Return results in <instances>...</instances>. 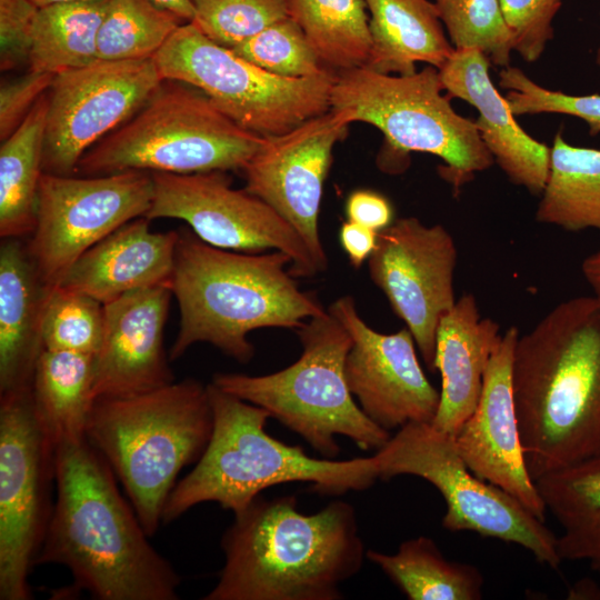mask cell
<instances>
[{"label": "cell", "mask_w": 600, "mask_h": 600, "mask_svg": "<svg viewBox=\"0 0 600 600\" xmlns=\"http://www.w3.org/2000/svg\"><path fill=\"white\" fill-rule=\"evenodd\" d=\"M117 477L86 437L54 448L57 498L37 564L67 567L99 600H177L180 576L149 542Z\"/></svg>", "instance_id": "obj_1"}, {"label": "cell", "mask_w": 600, "mask_h": 600, "mask_svg": "<svg viewBox=\"0 0 600 600\" xmlns=\"http://www.w3.org/2000/svg\"><path fill=\"white\" fill-rule=\"evenodd\" d=\"M512 388L531 478L600 458V303L577 297L519 334Z\"/></svg>", "instance_id": "obj_2"}, {"label": "cell", "mask_w": 600, "mask_h": 600, "mask_svg": "<svg viewBox=\"0 0 600 600\" xmlns=\"http://www.w3.org/2000/svg\"><path fill=\"white\" fill-rule=\"evenodd\" d=\"M293 496H258L221 539L224 564L203 600H339L363 564L354 508L333 500L298 510Z\"/></svg>", "instance_id": "obj_3"}, {"label": "cell", "mask_w": 600, "mask_h": 600, "mask_svg": "<svg viewBox=\"0 0 600 600\" xmlns=\"http://www.w3.org/2000/svg\"><path fill=\"white\" fill-rule=\"evenodd\" d=\"M291 259L269 253H238L213 247L190 230H179L170 289L180 311V328L169 360L197 342H209L240 363L254 347L249 332L261 328L299 329L322 314L313 293L300 290L287 270Z\"/></svg>", "instance_id": "obj_4"}, {"label": "cell", "mask_w": 600, "mask_h": 600, "mask_svg": "<svg viewBox=\"0 0 600 600\" xmlns=\"http://www.w3.org/2000/svg\"><path fill=\"white\" fill-rule=\"evenodd\" d=\"M213 413L209 443L194 468L176 483L162 511L167 524L203 502H217L233 514L260 492L280 483L310 482L322 494L340 496L370 488L379 479L372 457L333 461L308 456L266 431L270 413L212 382Z\"/></svg>", "instance_id": "obj_5"}, {"label": "cell", "mask_w": 600, "mask_h": 600, "mask_svg": "<svg viewBox=\"0 0 600 600\" xmlns=\"http://www.w3.org/2000/svg\"><path fill=\"white\" fill-rule=\"evenodd\" d=\"M212 429L208 384L184 379L147 392L97 398L86 438L110 466L152 537L178 474L200 459Z\"/></svg>", "instance_id": "obj_6"}, {"label": "cell", "mask_w": 600, "mask_h": 600, "mask_svg": "<svg viewBox=\"0 0 600 600\" xmlns=\"http://www.w3.org/2000/svg\"><path fill=\"white\" fill-rule=\"evenodd\" d=\"M296 332L302 353L289 367L263 376L219 372L211 382L266 409L327 459L340 452L337 436L348 437L364 451L380 449L390 432L363 413L346 380L351 347L347 329L327 310Z\"/></svg>", "instance_id": "obj_7"}, {"label": "cell", "mask_w": 600, "mask_h": 600, "mask_svg": "<svg viewBox=\"0 0 600 600\" xmlns=\"http://www.w3.org/2000/svg\"><path fill=\"white\" fill-rule=\"evenodd\" d=\"M263 142L197 88L163 80L134 116L82 156L77 173L241 171Z\"/></svg>", "instance_id": "obj_8"}, {"label": "cell", "mask_w": 600, "mask_h": 600, "mask_svg": "<svg viewBox=\"0 0 600 600\" xmlns=\"http://www.w3.org/2000/svg\"><path fill=\"white\" fill-rule=\"evenodd\" d=\"M442 91L439 69L432 66L407 76L361 67L337 73L331 109L382 132L394 154L387 172L402 171L399 158L407 166L410 152L430 153L443 161L440 174L458 192L494 160L474 121L457 113Z\"/></svg>", "instance_id": "obj_9"}, {"label": "cell", "mask_w": 600, "mask_h": 600, "mask_svg": "<svg viewBox=\"0 0 600 600\" xmlns=\"http://www.w3.org/2000/svg\"><path fill=\"white\" fill-rule=\"evenodd\" d=\"M163 80L204 93L240 127L279 136L331 109L332 70L306 78L271 73L182 23L152 58Z\"/></svg>", "instance_id": "obj_10"}, {"label": "cell", "mask_w": 600, "mask_h": 600, "mask_svg": "<svg viewBox=\"0 0 600 600\" xmlns=\"http://www.w3.org/2000/svg\"><path fill=\"white\" fill-rule=\"evenodd\" d=\"M379 479L409 474L431 483L446 502L442 527L514 543L558 569L557 537L544 521L501 488L477 477L450 436L432 423H408L373 454Z\"/></svg>", "instance_id": "obj_11"}, {"label": "cell", "mask_w": 600, "mask_h": 600, "mask_svg": "<svg viewBox=\"0 0 600 600\" xmlns=\"http://www.w3.org/2000/svg\"><path fill=\"white\" fill-rule=\"evenodd\" d=\"M54 448L30 389L0 396V599L32 598L28 577L52 514Z\"/></svg>", "instance_id": "obj_12"}, {"label": "cell", "mask_w": 600, "mask_h": 600, "mask_svg": "<svg viewBox=\"0 0 600 600\" xmlns=\"http://www.w3.org/2000/svg\"><path fill=\"white\" fill-rule=\"evenodd\" d=\"M153 190L149 171L93 177L43 172L28 250L44 286H59L82 253L124 223L144 217Z\"/></svg>", "instance_id": "obj_13"}, {"label": "cell", "mask_w": 600, "mask_h": 600, "mask_svg": "<svg viewBox=\"0 0 600 600\" xmlns=\"http://www.w3.org/2000/svg\"><path fill=\"white\" fill-rule=\"evenodd\" d=\"M227 172H152L153 199L144 217L183 220L202 241L220 249L281 251L291 259L293 277L320 273L298 232L263 200L234 189Z\"/></svg>", "instance_id": "obj_14"}, {"label": "cell", "mask_w": 600, "mask_h": 600, "mask_svg": "<svg viewBox=\"0 0 600 600\" xmlns=\"http://www.w3.org/2000/svg\"><path fill=\"white\" fill-rule=\"evenodd\" d=\"M162 81L153 59L96 60L56 74L48 92L43 172L76 174L82 156L134 116Z\"/></svg>", "instance_id": "obj_15"}, {"label": "cell", "mask_w": 600, "mask_h": 600, "mask_svg": "<svg viewBox=\"0 0 600 600\" xmlns=\"http://www.w3.org/2000/svg\"><path fill=\"white\" fill-rule=\"evenodd\" d=\"M457 247L441 224L400 218L378 232L368 259L369 276L392 311L411 332L430 371H434L437 329L456 303Z\"/></svg>", "instance_id": "obj_16"}, {"label": "cell", "mask_w": 600, "mask_h": 600, "mask_svg": "<svg viewBox=\"0 0 600 600\" xmlns=\"http://www.w3.org/2000/svg\"><path fill=\"white\" fill-rule=\"evenodd\" d=\"M351 120L330 109L264 142L241 170L244 189L279 213L301 237L321 272L328 259L319 234V212L334 146Z\"/></svg>", "instance_id": "obj_17"}, {"label": "cell", "mask_w": 600, "mask_h": 600, "mask_svg": "<svg viewBox=\"0 0 600 600\" xmlns=\"http://www.w3.org/2000/svg\"><path fill=\"white\" fill-rule=\"evenodd\" d=\"M328 311L351 337L344 374L363 413L389 432L412 422L432 423L440 391L424 374L409 329L394 333L373 330L350 296L334 300Z\"/></svg>", "instance_id": "obj_18"}, {"label": "cell", "mask_w": 600, "mask_h": 600, "mask_svg": "<svg viewBox=\"0 0 600 600\" xmlns=\"http://www.w3.org/2000/svg\"><path fill=\"white\" fill-rule=\"evenodd\" d=\"M517 327H510L493 352L479 401L453 436L467 467L546 520V507L528 470L512 388Z\"/></svg>", "instance_id": "obj_19"}, {"label": "cell", "mask_w": 600, "mask_h": 600, "mask_svg": "<svg viewBox=\"0 0 600 600\" xmlns=\"http://www.w3.org/2000/svg\"><path fill=\"white\" fill-rule=\"evenodd\" d=\"M171 296L169 287H152L103 304V339L94 356V399L147 392L174 381L163 347Z\"/></svg>", "instance_id": "obj_20"}, {"label": "cell", "mask_w": 600, "mask_h": 600, "mask_svg": "<svg viewBox=\"0 0 600 600\" xmlns=\"http://www.w3.org/2000/svg\"><path fill=\"white\" fill-rule=\"evenodd\" d=\"M489 67L481 51L454 49L439 69L443 90L477 109L474 124L481 140L509 180L541 194L549 174L550 148L518 124L506 97L494 87Z\"/></svg>", "instance_id": "obj_21"}, {"label": "cell", "mask_w": 600, "mask_h": 600, "mask_svg": "<svg viewBox=\"0 0 600 600\" xmlns=\"http://www.w3.org/2000/svg\"><path fill=\"white\" fill-rule=\"evenodd\" d=\"M150 221L133 219L104 237L77 259L59 286L103 304L133 290L170 288L179 231L152 232Z\"/></svg>", "instance_id": "obj_22"}, {"label": "cell", "mask_w": 600, "mask_h": 600, "mask_svg": "<svg viewBox=\"0 0 600 600\" xmlns=\"http://www.w3.org/2000/svg\"><path fill=\"white\" fill-rule=\"evenodd\" d=\"M500 326L482 318L476 298L463 294L438 324L436 370L441 376L440 402L432 424L454 436L479 401L487 366L498 348Z\"/></svg>", "instance_id": "obj_23"}, {"label": "cell", "mask_w": 600, "mask_h": 600, "mask_svg": "<svg viewBox=\"0 0 600 600\" xmlns=\"http://www.w3.org/2000/svg\"><path fill=\"white\" fill-rule=\"evenodd\" d=\"M0 248V396L29 390L43 350L41 322L49 289L21 238Z\"/></svg>", "instance_id": "obj_24"}, {"label": "cell", "mask_w": 600, "mask_h": 600, "mask_svg": "<svg viewBox=\"0 0 600 600\" xmlns=\"http://www.w3.org/2000/svg\"><path fill=\"white\" fill-rule=\"evenodd\" d=\"M363 1L371 36L367 68L407 76L418 62L440 69L453 53L432 0Z\"/></svg>", "instance_id": "obj_25"}, {"label": "cell", "mask_w": 600, "mask_h": 600, "mask_svg": "<svg viewBox=\"0 0 600 600\" xmlns=\"http://www.w3.org/2000/svg\"><path fill=\"white\" fill-rule=\"evenodd\" d=\"M94 356L43 349L30 386L36 419L49 442L86 437L93 396Z\"/></svg>", "instance_id": "obj_26"}, {"label": "cell", "mask_w": 600, "mask_h": 600, "mask_svg": "<svg viewBox=\"0 0 600 600\" xmlns=\"http://www.w3.org/2000/svg\"><path fill=\"white\" fill-rule=\"evenodd\" d=\"M536 486L562 528L561 561H586L600 576V458L543 474Z\"/></svg>", "instance_id": "obj_27"}, {"label": "cell", "mask_w": 600, "mask_h": 600, "mask_svg": "<svg viewBox=\"0 0 600 600\" xmlns=\"http://www.w3.org/2000/svg\"><path fill=\"white\" fill-rule=\"evenodd\" d=\"M49 92V91H48ZM48 92L0 147V236L33 232L46 138Z\"/></svg>", "instance_id": "obj_28"}, {"label": "cell", "mask_w": 600, "mask_h": 600, "mask_svg": "<svg viewBox=\"0 0 600 600\" xmlns=\"http://www.w3.org/2000/svg\"><path fill=\"white\" fill-rule=\"evenodd\" d=\"M536 220L567 231L600 232V150L572 146L561 131L556 134Z\"/></svg>", "instance_id": "obj_29"}, {"label": "cell", "mask_w": 600, "mask_h": 600, "mask_svg": "<svg viewBox=\"0 0 600 600\" xmlns=\"http://www.w3.org/2000/svg\"><path fill=\"white\" fill-rule=\"evenodd\" d=\"M377 564L410 600H479L483 576L468 563L451 561L436 542L420 536L403 541L396 553L368 550Z\"/></svg>", "instance_id": "obj_30"}, {"label": "cell", "mask_w": 600, "mask_h": 600, "mask_svg": "<svg viewBox=\"0 0 600 600\" xmlns=\"http://www.w3.org/2000/svg\"><path fill=\"white\" fill-rule=\"evenodd\" d=\"M108 2L73 1L39 8L29 70L58 74L98 60V34Z\"/></svg>", "instance_id": "obj_31"}, {"label": "cell", "mask_w": 600, "mask_h": 600, "mask_svg": "<svg viewBox=\"0 0 600 600\" xmlns=\"http://www.w3.org/2000/svg\"><path fill=\"white\" fill-rule=\"evenodd\" d=\"M287 6L326 68L338 73L367 66L371 36L363 0H287Z\"/></svg>", "instance_id": "obj_32"}, {"label": "cell", "mask_w": 600, "mask_h": 600, "mask_svg": "<svg viewBox=\"0 0 600 600\" xmlns=\"http://www.w3.org/2000/svg\"><path fill=\"white\" fill-rule=\"evenodd\" d=\"M184 22L152 0H109L99 29L97 59H152Z\"/></svg>", "instance_id": "obj_33"}, {"label": "cell", "mask_w": 600, "mask_h": 600, "mask_svg": "<svg viewBox=\"0 0 600 600\" xmlns=\"http://www.w3.org/2000/svg\"><path fill=\"white\" fill-rule=\"evenodd\" d=\"M454 49H477L494 66H510L514 42L499 0H432Z\"/></svg>", "instance_id": "obj_34"}, {"label": "cell", "mask_w": 600, "mask_h": 600, "mask_svg": "<svg viewBox=\"0 0 600 600\" xmlns=\"http://www.w3.org/2000/svg\"><path fill=\"white\" fill-rule=\"evenodd\" d=\"M103 330V303L61 286L53 288L41 322L43 349L96 356Z\"/></svg>", "instance_id": "obj_35"}, {"label": "cell", "mask_w": 600, "mask_h": 600, "mask_svg": "<svg viewBox=\"0 0 600 600\" xmlns=\"http://www.w3.org/2000/svg\"><path fill=\"white\" fill-rule=\"evenodd\" d=\"M192 4L191 22L229 49L289 18L287 0H192Z\"/></svg>", "instance_id": "obj_36"}, {"label": "cell", "mask_w": 600, "mask_h": 600, "mask_svg": "<svg viewBox=\"0 0 600 600\" xmlns=\"http://www.w3.org/2000/svg\"><path fill=\"white\" fill-rule=\"evenodd\" d=\"M231 50L281 77L306 78L329 70L290 17L269 26Z\"/></svg>", "instance_id": "obj_37"}, {"label": "cell", "mask_w": 600, "mask_h": 600, "mask_svg": "<svg viewBox=\"0 0 600 600\" xmlns=\"http://www.w3.org/2000/svg\"><path fill=\"white\" fill-rule=\"evenodd\" d=\"M499 86L514 116L561 113L583 120L590 134L600 132V94L573 96L547 89L521 69L508 66L499 72Z\"/></svg>", "instance_id": "obj_38"}, {"label": "cell", "mask_w": 600, "mask_h": 600, "mask_svg": "<svg viewBox=\"0 0 600 600\" xmlns=\"http://www.w3.org/2000/svg\"><path fill=\"white\" fill-rule=\"evenodd\" d=\"M512 32L514 51L527 62L537 61L553 38V19L562 0H499Z\"/></svg>", "instance_id": "obj_39"}, {"label": "cell", "mask_w": 600, "mask_h": 600, "mask_svg": "<svg viewBox=\"0 0 600 600\" xmlns=\"http://www.w3.org/2000/svg\"><path fill=\"white\" fill-rule=\"evenodd\" d=\"M39 7L31 0H0V67L28 63Z\"/></svg>", "instance_id": "obj_40"}, {"label": "cell", "mask_w": 600, "mask_h": 600, "mask_svg": "<svg viewBox=\"0 0 600 600\" xmlns=\"http://www.w3.org/2000/svg\"><path fill=\"white\" fill-rule=\"evenodd\" d=\"M56 74L29 70L0 88V139H7L46 94Z\"/></svg>", "instance_id": "obj_41"}, {"label": "cell", "mask_w": 600, "mask_h": 600, "mask_svg": "<svg viewBox=\"0 0 600 600\" xmlns=\"http://www.w3.org/2000/svg\"><path fill=\"white\" fill-rule=\"evenodd\" d=\"M347 219L380 232L393 222V208L382 193L371 189L350 192L344 203Z\"/></svg>", "instance_id": "obj_42"}, {"label": "cell", "mask_w": 600, "mask_h": 600, "mask_svg": "<svg viewBox=\"0 0 600 600\" xmlns=\"http://www.w3.org/2000/svg\"><path fill=\"white\" fill-rule=\"evenodd\" d=\"M378 232L352 221H344L339 229V242L349 262L360 268L372 254Z\"/></svg>", "instance_id": "obj_43"}, {"label": "cell", "mask_w": 600, "mask_h": 600, "mask_svg": "<svg viewBox=\"0 0 600 600\" xmlns=\"http://www.w3.org/2000/svg\"><path fill=\"white\" fill-rule=\"evenodd\" d=\"M581 270L584 279L593 291V297L600 303V249L583 260Z\"/></svg>", "instance_id": "obj_44"}, {"label": "cell", "mask_w": 600, "mask_h": 600, "mask_svg": "<svg viewBox=\"0 0 600 600\" xmlns=\"http://www.w3.org/2000/svg\"><path fill=\"white\" fill-rule=\"evenodd\" d=\"M152 1L159 7L164 8L176 13L186 22L191 21L193 19L194 10H193L192 0H152Z\"/></svg>", "instance_id": "obj_45"}, {"label": "cell", "mask_w": 600, "mask_h": 600, "mask_svg": "<svg viewBox=\"0 0 600 600\" xmlns=\"http://www.w3.org/2000/svg\"><path fill=\"white\" fill-rule=\"evenodd\" d=\"M36 6L39 8L50 6L53 3H61V2H73V1H100V0H31Z\"/></svg>", "instance_id": "obj_46"}, {"label": "cell", "mask_w": 600, "mask_h": 600, "mask_svg": "<svg viewBox=\"0 0 600 600\" xmlns=\"http://www.w3.org/2000/svg\"><path fill=\"white\" fill-rule=\"evenodd\" d=\"M596 61H597L598 66L600 67V48L597 51Z\"/></svg>", "instance_id": "obj_47"}]
</instances>
